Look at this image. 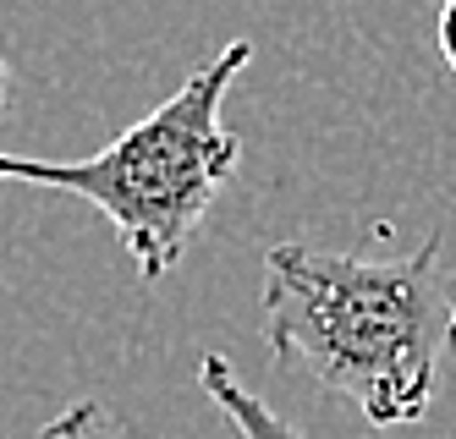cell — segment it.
Returning <instances> with one entry per match:
<instances>
[{"label":"cell","instance_id":"obj_3","mask_svg":"<svg viewBox=\"0 0 456 439\" xmlns=\"http://www.w3.org/2000/svg\"><path fill=\"white\" fill-rule=\"evenodd\" d=\"M199 385H204V395L215 401V407L237 423V434L242 439H303L297 428H291L265 395H248L242 390V379L232 374V362H225L220 352H204V362H199Z\"/></svg>","mask_w":456,"mask_h":439},{"label":"cell","instance_id":"obj_4","mask_svg":"<svg viewBox=\"0 0 456 439\" xmlns=\"http://www.w3.org/2000/svg\"><path fill=\"white\" fill-rule=\"evenodd\" d=\"M39 439H110V418L100 401H77V407H67L55 423H45Z\"/></svg>","mask_w":456,"mask_h":439},{"label":"cell","instance_id":"obj_5","mask_svg":"<svg viewBox=\"0 0 456 439\" xmlns=\"http://www.w3.org/2000/svg\"><path fill=\"white\" fill-rule=\"evenodd\" d=\"M435 45H440V61L456 72V0H445L440 17H435Z\"/></svg>","mask_w":456,"mask_h":439},{"label":"cell","instance_id":"obj_1","mask_svg":"<svg viewBox=\"0 0 456 439\" xmlns=\"http://www.w3.org/2000/svg\"><path fill=\"white\" fill-rule=\"evenodd\" d=\"M440 253L445 231L407 258L275 242L258 297L265 346L281 368L352 401L374 428L418 423L435 401L440 357L456 352V269Z\"/></svg>","mask_w":456,"mask_h":439},{"label":"cell","instance_id":"obj_2","mask_svg":"<svg viewBox=\"0 0 456 439\" xmlns=\"http://www.w3.org/2000/svg\"><path fill=\"white\" fill-rule=\"evenodd\" d=\"M253 61L248 39H232L215 61H204L166 105H154L121 138L88 159H34V154H0V182H34L88 198L100 209L138 275L154 286L182 264L192 248L209 204L237 176L242 143L220 121V105L232 93L237 72Z\"/></svg>","mask_w":456,"mask_h":439},{"label":"cell","instance_id":"obj_6","mask_svg":"<svg viewBox=\"0 0 456 439\" xmlns=\"http://www.w3.org/2000/svg\"><path fill=\"white\" fill-rule=\"evenodd\" d=\"M0 110H6V61H0Z\"/></svg>","mask_w":456,"mask_h":439}]
</instances>
